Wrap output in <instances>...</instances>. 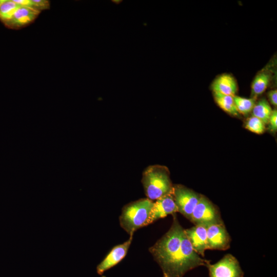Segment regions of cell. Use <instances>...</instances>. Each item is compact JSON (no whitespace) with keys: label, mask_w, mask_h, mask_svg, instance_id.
<instances>
[{"label":"cell","mask_w":277,"mask_h":277,"mask_svg":"<svg viewBox=\"0 0 277 277\" xmlns=\"http://www.w3.org/2000/svg\"><path fill=\"white\" fill-rule=\"evenodd\" d=\"M214 98L217 105L224 111L232 115H239L233 96L214 92Z\"/></svg>","instance_id":"cell-13"},{"label":"cell","mask_w":277,"mask_h":277,"mask_svg":"<svg viewBox=\"0 0 277 277\" xmlns=\"http://www.w3.org/2000/svg\"><path fill=\"white\" fill-rule=\"evenodd\" d=\"M265 125L261 120L252 116L247 120L245 128L253 133L260 134L265 131Z\"/></svg>","instance_id":"cell-18"},{"label":"cell","mask_w":277,"mask_h":277,"mask_svg":"<svg viewBox=\"0 0 277 277\" xmlns=\"http://www.w3.org/2000/svg\"><path fill=\"white\" fill-rule=\"evenodd\" d=\"M169 230L149 251L163 272V277H183L188 271L210 261L201 258L193 250L176 214Z\"/></svg>","instance_id":"cell-1"},{"label":"cell","mask_w":277,"mask_h":277,"mask_svg":"<svg viewBox=\"0 0 277 277\" xmlns=\"http://www.w3.org/2000/svg\"><path fill=\"white\" fill-rule=\"evenodd\" d=\"M3 2V0H0V4H1V3Z\"/></svg>","instance_id":"cell-22"},{"label":"cell","mask_w":277,"mask_h":277,"mask_svg":"<svg viewBox=\"0 0 277 277\" xmlns=\"http://www.w3.org/2000/svg\"><path fill=\"white\" fill-rule=\"evenodd\" d=\"M206 267L209 277H244V272L239 261L232 254H227L214 264Z\"/></svg>","instance_id":"cell-6"},{"label":"cell","mask_w":277,"mask_h":277,"mask_svg":"<svg viewBox=\"0 0 277 277\" xmlns=\"http://www.w3.org/2000/svg\"><path fill=\"white\" fill-rule=\"evenodd\" d=\"M132 238L133 236H130L127 241L115 246L111 250L97 266L96 271L98 274H103L105 271L118 264L125 257L132 242Z\"/></svg>","instance_id":"cell-9"},{"label":"cell","mask_w":277,"mask_h":277,"mask_svg":"<svg viewBox=\"0 0 277 277\" xmlns=\"http://www.w3.org/2000/svg\"><path fill=\"white\" fill-rule=\"evenodd\" d=\"M234 102L239 113L247 114L252 111L255 104V97L246 98L233 96Z\"/></svg>","instance_id":"cell-16"},{"label":"cell","mask_w":277,"mask_h":277,"mask_svg":"<svg viewBox=\"0 0 277 277\" xmlns=\"http://www.w3.org/2000/svg\"><path fill=\"white\" fill-rule=\"evenodd\" d=\"M172 193L177 211L190 220L201 195L181 185L173 186Z\"/></svg>","instance_id":"cell-5"},{"label":"cell","mask_w":277,"mask_h":277,"mask_svg":"<svg viewBox=\"0 0 277 277\" xmlns=\"http://www.w3.org/2000/svg\"><path fill=\"white\" fill-rule=\"evenodd\" d=\"M195 225L207 226L223 223L218 209L205 196L201 195L189 220Z\"/></svg>","instance_id":"cell-4"},{"label":"cell","mask_w":277,"mask_h":277,"mask_svg":"<svg viewBox=\"0 0 277 277\" xmlns=\"http://www.w3.org/2000/svg\"><path fill=\"white\" fill-rule=\"evenodd\" d=\"M269 129L271 132H275L277 130V111L273 110L269 117L268 123Z\"/></svg>","instance_id":"cell-20"},{"label":"cell","mask_w":277,"mask_h":277,"mask_svg":"<svg viewBox=\"0 0 277 277\" xmlns=\"http://www.w3.org/2000/svg\"><path fill=\"white\" fill-rule=\"evenodd\" d=\"M185 234L189 241L193 250L202 256L205 251L208 249L206 227L203 225H195L184 229Z\"/></svg>","instance_id":"cell-10"},{"label":"cell","mask_w":277,"mask_h":277,"mask_svg":"<svg viewBox=\"0 0 277 277\" xmlns=\"http://www.w3.org/2000/svg\"><path fill=\"white\" fill-rule=\"evenodd\" d=\"M268 99L271 104L274 106H277V90H272L269 91L267 94Z\"/></svg>","instance_id":"cell-21"},{"label":"cell","mask_w":277,"mask_h":277,"mask_svg":"<svg viewBox=\"0 0 277 277\" xmlns=\"http://www.w3.org/2000/svg\"><path fill=\"white\" fill-rule=\"evenodd\" d=\"M50 2L47 0H30L29 8L40 12L50 8Z\"/></svg>","instance_id":"cell-19"},{"label":"cell","mask_w":277,"mask_h":277,"mask_svg":"<svg viewBox=\"0 0 277 277\" xmlns=\"http://www.w3.org/2000/svg\"><path fill=\"white\" fill-rule=\"evenodd\" d=\"M142 182L147 199L152 201L172 192L168 171L163 166L151 165L146 168Z\"/></svg>","instance_id":"cell-2"},{"label":"cell","mask_w":277,"mask_h":277,"mask_svg":"<svg viewBox=\"0 0 277 277\" xmlns=\"http://www.w3.org/2000/svg\"><path fill=\"white\" fill-rule=\"evenodd\" d=\"M252 111V116L258 118L266 124L268 123L272 110L268 101L263 98L255 104Z\"/></svg>","instance_id":"cell-14"},{"label":"cell","mask_w":277,"mask_h":277,"mask_svg":"<svg viewBox=\"0 0 277 277\" xmlns=\"http://www.w3.org/2000/svg\"><path fill=\"white\" fill-rule=\"evenodd\" d=\"M101 277H106V276H104V275H103V276H101Z\"/></svg>","instance_id":"cell-23"},{"label":"cell","mask_w":277,"mask_h":277,"mask_svg":"<svg viewBox=\"0 0 277 277\" xmlns=\"http://www.w3.org/2000/svg\"><path fill=\"white\" fill-rule=\"evenodd\" d=\"M270 82V75L266 72L259 73L251 84V93L255 97L263 93L267 88Z\"/></svg>","instance_id":"cell-15"},{"label":"cell","mask_w":277,"mask_h":277,"mask_svg":"<svg viewBox=\"0 0 277 277\" xmlns=\"http://www.w3.org/2000/svg\"><path fill=\"white\" fill-rule=\"evenodd\" d=\"M208 249L226 250L230 247L231 239L224 223L206 226Z\"/></svg>","instance_id":"cell-7"},{"label":"cell","mask_w":277,"mask_h":277,"mask_svg":"<svg viewBox=\"0 0 277 277\" xmlns=\"http://www.w3.org/2000/svg\"><path fill=\"white\" fill-rule=\"evenodd\" d=\"M40 12L28 7L20 6L11 18L5 22L7 26L13 29H19L32 23Z\"/></svg>","instance_id":"cell-11"},{"label":"cell","mask_w":277,"mask_h":277,"mask_svg":"<svg viewBox=\"0 0 277 277\" xmlns=\"http://www.w3.org/2000/svg\"><path fill=\"white\" fill-rule=\"evenodd\" d=\"M177 212V208L171 192L153 202L147 221V225L169 214H176Z\"/></svg>","instance_id":"cell-8"},{"label":"cell","mask_w":277,"mask_h":277,"mask_svg":"<svg viewBox=\"0 0 277 277\" xmlns=\"http://www.w3.org/2000/svg\"><path fill=\"white\" fill-rule=\"evenodd\" d=\"M153 202L147 198L142 199L125 205L120 216V225L130 236L135 231L147 226V221Z\"/></svg>","instance_id":"cell-3"},{"label":"cell","mask_w":277,"mask_h":277,"mask_svg":"<svg viewBox=\"0 0 277 277\" xmlns=\"http://www.w3.org/2000/svg\"><path fill=\"white\" fill-rule=\"evenodd\" d=\"M19 7L13 0L3 1L0 4V19L4 23L6 22Z\"/></svg>","instance_id":"cell-17"},{"label":"cell","mask_w":277,"mask_h":277,"mask_svg":"<svg viewBox=\"0 0 277 277\" xmlns=\"http://www.w3.org/2000/svg\"><path fill=\"white\" fill-rule=\"evenodd\" d=\"M211 87L213 92L232 96L235 95L238 90L235 80L229 74H223L219 76L213 81Z\"/></svg>","instance_id":"cell-12"}]
</instances>
